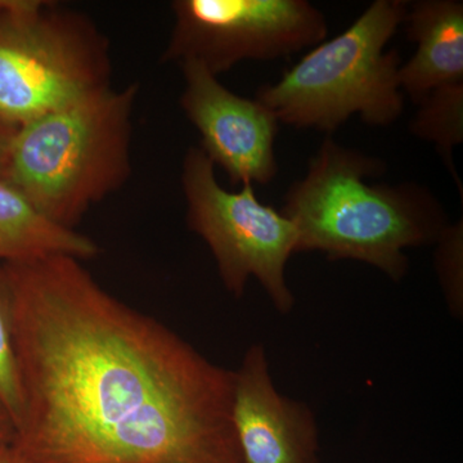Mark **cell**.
I'll return each mask as SVG.
<instances>
[{"mask_svg":"<svg viewBox=\"0 0 463 463\" xmlns=\"http://www.w3.org/2000/svg\"><path fill=\"white\" fill-rule=\"evenodd\" d=\"M79 259L2 263L27 463H243L234 371L118 300Z\"/></svg>","mask_w":463,"mask_h":463,"instance_id":"cell-1","label":"cell"},{"mask_svg":"<svg viewBox=\"0 0 463 463\" xmlns=\"http://www.w3.org/2000/svg\"><path fill=\"white\" fill-rule=\"evenodd\" d=\"M385 173L381 158L326 137L306 176L288 188L281 210L297 228V254L321 251L328 260L352 259L402 281L410 268L404 250L435 245L449 219L419 183L365 181Z\"/></svg>","mask_w":463,"mask_h":463,"instance_id":"cell-2","label":"cell"},{"mask_svg":"<svg viewBox=\"0 0 463 463\" xmlns=\"http://www.w3.org/2000/svg\"><path fill=\"white\" fill-rule=\"evenodd\" d=\"M138 85H111L39 116L12 134L0 166L8 183L50 219L74 230L85 213L129 178Z\"/></svg>","mask_w":463,"mask_h":463,"instance_id":"cell-3","label":"cell"},{"mask_svg":"<svg viewBox=\"0 0 463 463\" xmlns=\"http://www.w3.org/2000/svg\"><path fill=\"white\" fill-rule=\"evenodd\" d=\"M408 2L376 0L345 32L322 43L259 88L257 99L279 123L334 133L354 114L365 124L388 127L401 118L402 57L385 52L404 23Z\"/></svg>","mask_w":463,"mask_h":463,"instance_id":"cell-4","label":"cell"},{"mask_svg":"<svg viewBox=\"0 0 463 463\" xmlns=\"http://www.w3.org/2000/svg\"><path fill=\"white\" fill-rule=\"evenodd\" d=\"M109 42L54 2L0 0V123L16 130L109 85Z\"/></svg>","mask_w":463,"mask_h":463,"instance_id":"cell-5","label":"cell"},{"mask_svg":"<svg viewBox=\"0 0 463 463\" xmlns=\"http://www.w3.org/2000/svg\"><path fill=\"white\" fill-rule=\"evenodd\" d=\"M187 224L214 255L219 276L234 298H242L255 277L273 307L288 315L295 297L286 281V265L297 254L298 233L281 212L258 199L254 184L224 190L215 166L200 147H191L182 167Z\"/></svg>","mask_w":463,"mask_h":463,"instance_id":"cell-6","label":"cell"},{"mask_svg":"<svg viewBox=\"0 0 463 463\" xmlns=\"http://www.w3.org/2000/svg\"><path fill=\"white\" fill-rule=\"evenodd\" d=\"M161 60L197 61L218 76L245 60H276L319 44L325 14L307 0H174Z\"/></svg>","mask_w":463,"mask_h":463,"instance_id":"cell-7","label":"cell"},{"mask_svg":"<svg viewBox=\"0 0 463 463\" xmlns=\"http://www.w3.org/2000/svg\"><path fill=\"white\" fill-rule=\"evenodd\" d=\"M184 76L181 108L199 130L200 148L233 185L272 182L277 172L276 116L257 99L237 96L197 61L179 63Z\"/></svg>","mask_w":463,"mask_h":463,"instance_id":"cell-8","label":"cell"},{"mask_svg":"<svg viewBox=\"0 0 463 463\" xmlns=\"http://www.w3.org/2000/svg\"><path fill=\"white\" fill-rule=\"evenodd\" d=\"M232 423L243 463H321L315 412L277 390L261 344L234 371Z\"/></svg>","mask_w":463,"mask_h":463,"instance_id":"cell-9","label":"cell"},{"mask_svg":"<svg viewBox=\"0 0 463 463\" xmlns=\"http://www.w3.org/2000/svg\"><path fill=\"white\" fill-rule=\"evenodd\" d=\"M403 24L417 50L399 69L401 90L420 103L435 88L463 83L461 0L408 2Z\"/></svg>","mask_w":463,"mask_h":463,"instance_id":"cell-10","label":"cell"},{"mask_svg":"<svg viewBox=\"0 0 463 463\" xmlns=\"http://www.w3.org/2000/svg\"><path fill=\"white\" fill-rule=\"evenodd\" d=\"M97 254L93 240L52 223L16 188L0 181V263L51 255L85 260Z\"/></svg>","mask_w":463,"mask_h":463,"instance_id":"cell-11","label":"cell"},{"mask_svg":"<svg viewBox=\"0 0 463 463\" xmlns=\"http://www.w3.org/2000/svg\"><path fill=\"white\" fill-rule=\"evenodd\" d=\"M419 105V111L411 121V132L423 141L434 143L462 199V183L453 164L452 152L463 142V83L435 88Z\"/></svg>","mask_w":463,"mask_h":463,"instance_id":"cell-12","label":"cell"},{"mask_svg":"<svg viewBox=\"0 0 463 463\" xmlns=\"http://www.w3.org/2000/svg\"><path fill=\"white\" fill-rule=\"evenodd\" d=\"M0 402L11 414L14 426L23 417L24 399L18 368L11 298L2 263H0Z\"/></svg>","mask_w":463,"mask_h":463,"instance_id":"cell-13","label":"cell"},{"mask_svg":"<svg viewBox=\"0 0 463 463\" xmlns=\"http://www.w3.org/2000/svg\"><path fill=\"white\" fill-rule=\"evenodd\" d=\"M435 268L448 307L456 318L463 315V222L449 223L435 242Z\"/></svg>","mask_w":463,"mask_h":463,"instance_id":"cell-14","label":"cell"},{"mask_svg":"<svg viewBox=\"0 0 463 463\" xmlns=\"http://www.w3.org/2000/svg\"><path fill=\"white\" fill-rule=\"evenodd\" d=\"M14 437H16V426L11 414L0 402V450L11 446Z\"/></svg>","mask_w":463,"mask_h":463,"instance_id":"cell-15","label":"cell"},{"mask_svg":"<svg viewBox=\"0 0 463 463\" xmlns=\"http://www.w3.org/2000/svg\"><path fill=\"white\" fill-rule=\"evenodd\" d=\"M0 463H27L23 456L14 449V447L9 446L0 450Z\"/></svg>","mask_w":463,"mask_h":463,"instance_id":"cell-16","label":"cell"},{"mask_svg":"<svg viewBox=\"0 0 463 463\" xmlns=\"http://www.w3.org/2000/svg\"><path fill=\"white\" fill-rule=\"evenodd\" d=\"M14 133V129H11V128L5 127V125L0 123V166H2L9 139H11L12 134Z\"/></svg>","mask_w":463,"mask_h":463,"instance_id":"cell-17","label":"cell"}]
</instances>
